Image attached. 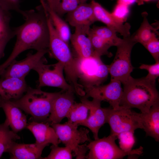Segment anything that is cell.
I'll return each mask as SVG.
<instances>
[{
  "label": "cell",
  "instance_id": "484cf974",
  "mask_svg": "<svg viewBox=\"0 0 159 159\" xmlns=\"http://www.w3.org/2000/svg\"><path fill=\"white\" fill-rule=\"evenodd\" d=\"M146 12L142 13L143 20L139 29L134 33V38L137 43L139 42L143 46L154 36L156 35V29L149 23Z\"/></svg>",
  "mask_w": 159,
  "mask_h": 159
},
{
  "label": "cell",
  "instance_id": "4dcf8cb0",
  "mask_svg": "<svg viewBox=\"0 0 159 159\" xmlns=\"http://www.w3.org/2000/svg\"><path fill=\"white\" fill-rule=\"evenodd\" d=\"M51 151L44 159H71L73 158L71 150L67 147H60L52 145L50 147Z\"/></svg>",
  "mask_w": 159,
  "mask_h": 159
},
{
  "label": "cell",
  "instance_id": "8992f818",
  "mask_svg": "<svg viewBox=\"0 0 159 159\" xmlns=\"http://www.w3.org/2000/svg\"><path fill=\"white\" fill-rule=\"evenodd\" d=\"M132 35L123 37L116 47L117 51L114 59L109 66L110 80H118L123 84L131 76L134 67L131 61V54L134 45L137 43Z\"/></svg>",
  "mask_w": 159,
  "mask_h": 159
},
{
  "label": "cell",
  "instance_id": "e575fe53",
  "mask_svg": "<svg viewBox=\"0 0 159 159\" xmlns=\"http://www.w3.org/2000/svg\"><path fill=\"white\" fill-rule=\"evenodd\" d=\"M129 13L128 6L118 3L111 14L117 20L123 23L126 21Z\"/></svg>",
  "mask_w": 159,
  "mask_h": 159
},
{
  "label": "cell",
  "instance_id": "2e32d148",
  "mask_svg": "<svg viewBox=\"0 0 159 159\" xmlns=\"http://www.w3.org/2000/svg\"><path fill=\"white\" fill-rule=\"evenodd\" d=\"M0 108L5 113L6 120L11 130L16 133L26 128V117L21 110L9 100L0 97Z\"/></svg>",
  "mask_w": 159,
  "mask_h": 159
},
{
  "label": "cell",
  "instance_id": "ffe728a7",
  "mask_svg": "<svg viewBox=\"0 0 159 159\" xmlns=\"http://www.w3.org/2000/svg\"><path fill=\"white\" fill-rule=\"evenodd\" d=\"M67 14V21L74 27L82 26H90L97 21L91 2L83 3Z\"/></svg>",
  "mask_w": 159,
  "mask_h": 159
},
{
  "label": "cell",
  "instance_id": "cb8c5ba5",
  "mask_svg": "<svg viewBox=\"0 0 159 159\" xmlns=\"http://www.w3.org/2000/svg\"><path fill=\"white\" fill-rule=\"evenodd\" d=\"M20 139L16 133L10 129L6 120L0 124V158L4 153H8L16 141Z\"/></svg>",
  "mask_w": 159,
  "mask_h": 159
},
{
  "label": "cell",
  "instance_id": "74e56055",
  "mask_svg": "<svg viewBox=\"0 0 159 159\" xmlns=\"http://www.w3.org/2000/svg\"><path fill=\"white\" fill-rule=\"evenodd\" d=\"M118 3L126 5H129L133 4L137 1V0H118Z\"/></svg>",
  "mask_w": 159,
  "mask_h": 159
},
{
  "label": "cell",
  "instance_id": "30bf717a",
  "mask_svg": "<svg viewBox=\"0 0 159 159\" xmlns=\"http://www.w3.org/2000/svg\"><path fill=\"white\" fill-rule=\"evenodd\" d=\"M107 123L110 127V134L116 136L123 132H134L137 129L143 128L139 113L122 106L117 109L109 108Z\"/></svg>",
  "mask_w": 159,
  "mask_h": 159
},
{
  "label": "cell",
  "instance_id": "ac0fdd59",
  "mask_svg": "<svg viewBox=\"0 0 159 159\" xmlns=\"http://www.w3.org/2000/svg\"><path fill=\"white\" fill-rule=\"evenodd\" d=\"M28 87L25 78L1 77L0 97L9 100L18 99L24 94Z\"/></svg>",
  "mask_w": 159,
  "mask_h": 159
},
{
  "label": "cell",
  "instance_id": "5bb4252c",
  "mask_svg": "<svg viewBox=\"0 0 159 159\" xmlns=\"http://www.w3.org/2000/svg\"><path fill=\"white\" fill-rule=\"evenodd\" d=\"M71 91L62 90L58 93L52 102L49 115L46 122L50 125L59 123L66 117L75 102L74 94Z\"/></svg>",
  "mask_w": 159,
  "mask_h": 159
},
{
  "label": "cell",
  "instance_id": "ab89813d",
  "mask_svg": "<svg viewBox=\"0 0 159 159\" xmlns=\"http://www.w3.org/2000/svg\"><path fill=\"white\" fill-rule=\"evenodd\" d=\"M144 1H148L149 0H143Z\"/></svg>",
  "mask_w": 159,
  "mask_h": 159
},
{
  "label": "cell",
  "instance_id": "52a82bcc",
  "mask_svg": "<svg viewBox=\"0 0 159 159\" xmlns=\"http://www.w3.org/2000/svg\"><path fill=\"white\" fill-rule=\"evenodd\" d=\"M117 138V136L110 134L107 137L91 140L87 145L89 151L86 158L120 159L127 155H140L143 153V148L141 146L130 151L123 150L115 143Z\"/></svg>",
  "mask_w": 159,
  "mask_h": 159
},
{
  "label": "cell",
  "instance_id": "ba28073f",
  "mask_svg": "<svg viewBox=\"0 0 159 159\" xmlns=\"http://www.w3.org/2000/svg\"><path fill=\"white\" fill-rule=\"evenodd\" d=\"M47 19L49 34L48 53L51 57L62 64L66 75H72L75 71L74 56L70 50L68 44L57 32L48 14Z\"/></svg>",
  "mask_w": 159,
  "mask_h": 159
},
{
  "label": "cell",
  "instance_id": "5b68a950",
  "mask_svg": "<svg viewBox=\"0 0 159 159\" xmlns=\"http://www.w3.org/2000/svg\"><path fill=\"white\" fill-rule=\"evenodd\" d=\"M54 130L59 140L65 146L70 148L76 159H85L88 150L87 145H80L91 140L89 131L85 128L78 129V126L67 121L63 124L50 125Z\"/></svg>",
  "mask_w": 159,
  "mask_h": 159
},
{
  "label": "cell",
  "instance_id": "e0dca14e",
  "mask_svg": "<svg viewBox=\"0 0 159 159\" xmlns=\"http://www.w3.org/2000/svg\"><path fill=\"white\" fill-rule=\"evenodd\" d=\"M94 14L97 21H100L105 24L107 26L114 30L122 36L123 37L130 35L131 26L128 23L124 24L117 20L112 15L101 5L94 0L91 2Z\"/></svg>",
  "mask_w": 159,
  "mask_h": 159
},
{
  "label": "cell",
  "instance_id": "603a6c76",
  "mask_svg": "<svg viewBox=\"0 0 159 159\" xmlns=\"http://www.w3.org/2000/svg\"><path fill=\"white\" fill-rule=\"evenodd\" d=\"M41 4L47 11L57 32L60 37L68 44L71 34L69 27L54 11L48 6L45 0H39Z\"/></svg>",
  "mask_w": 159,
  "mask_h": 159
},
{
  "label": "cell",
  "instance_id": "f1b7e54d",
  "mask_svg": "<svg viewBox=\"0 0 159 159\" xmlns=\"http://www.w3.org/2000/svg\"><path fill=\"white\" fill-rule=\"evenodd\" d=\"M90 30L94 34L110 44L112 46H117L122 39L117 37L116 32L112 29L107 26H94Z\"/></svg>",
  "mask_w": 159,
  "mask_h": 159
},
{
  "label": "cell",
  "instance_id": "7c38bea8",
  "mask_svg": "<svg viewBox=\"0 0 159 159\" xmlns=\"http://www.w3.org/2000/svg\"><path fill=\"white\" fill-rule=\"evenodd\" d=\"M80 101L88 107L89 115L79 125L88 128L92 132L94 139H97L99 138L98 134L100 128L107 123L109 108L102 107L101 101L97 99L93 98L92 100H90L83 96L80 97Z\"/></svg>",
  "mask_w": 159,
  "mask_h": 159
},
{
  "label": "cell",
  "instance_id": "d6a6232c",
  "mask_svg": "<svg viewBox=\"0 0 159 159\" xmlns=\"http://www.w3.org/2000/svg\"><path fill=\"white\" fill-rule=\"evenodd\" d=\"M141 69L147 70L148 72L145 78L153 82H156V79L159 76V61L152 64H143L139 67Z\"/></svg>",
  "mask_w": 159,
  "mask_h": 159
},
{
  "label": "cell",
  "instance_id": "d590c367",
  "mask_svg": "<svg viewBox=\"0 0 159 159\" xmlns=\"http://www.w3.org/2000/svg\"><path fill=\"white\" fill-rule=\"evenodd\" d=\"M20 0H0V4L6 9L14 11L20 14L22 10L20 9Z\"/></svg>",
  "mask_w": 159,
  "mask_h": 159
},
{
  "label": "cell",
  "instance_id": "836d02e7",
  "mask_svg": "<svg viewBox=\"0 0 159 159\" xmlns=\"http://www.w3.org/2000/svg\"><path fill=\"white\" fill-rule=\"evenodd\" d=\"M152 55L155 62L159 61V41L156 35L144 46Z\"/></svg>",
  "mask_w": 159,
  "mask_h": 159
},
{
  "label": "cell",
  "instance_id": "6da1fadb",
  "mask_svg": "<svg viewBox=\"0 0 159 159\" xmlns=\"http://www.w3.org/2000/svg\"><path fill=\"white\" fill-rule=\"evenodd\" d=\"M25 21L13 28L16 40L10 54L0 65V75L22 52L29 49L49 50V34L47 14L41 4L35 9L22 10L20 14Z\"/></svg>",
  "mask_w": 159,
  "mask_h": 159
},
{
  "label": "cell",
  "instance_id": "3957f363",
  "mask_svg": "<svg viewBox=\"0 0 159 159\" xmlns=\"http://www.w3.org/2000/svg\"><path fill=\"white\" fill-rule=\"evenodd\" d=\"M58 93L47 92L40 88L28 87L21 97L10 100L21 110L31 115L33 120L46 122L50 114L53 100Z\"/></svg>",
  "mask_w": 159,
  "mask_h": 159
},
{
  "label": "cell",
  "instance_id": "4316f807",
  "mask_svg": "<svg viewBox=\"0 0 159 159\" xmlns=\"http://www.w3.org/2000/svg\"><path fill=\"white\" fill-rule=\"evenodd\" d=\"M89 111V108L85 104L75 102L66 117L67 122L79 126L87 119Z\"/></svg>",
  "mask_w": 159,
  "mask_h": 159
},
{
  "label": "cell",
  "instance_id": "8fae6325",
  "mask_svg": "<svg viewBox=\"0 0 159 159\" xmlns=\"http://www.w3.org/2000/svg\"><path fill=\"white\" fill-rule=\"evenodd\" d=\"M121 84L118 80H112L106 85L85 88L84 89L85 93L84 96L107 102L112 108L117 109L121 107L120 104L123 94Z\"/></svg>",
  "mask_w": 159,
  "mask_h": 159
},
{
  "label": "cell",
  "instance_id": "7402d4cb",
  "mask_svg": "<svg viewBox=\"0 0 159 159\" xmlns=\"http://www.w3.org/2000/svg\"><path fill=\"white\" fill-rule=\"evenodd\" d=\"M48 145L36 143L33 144H20L15 142L8 153L12 159H41L44 148Z\"/></svg>",
  "mask_w": 159,
  "mask_h": 159
},
{
  "label": "cell",
  "instance_id": "f546056e",
  "mask_svg": "<svg viewBox=\"0 0 159 159\" xmlns=\"http://www.w3.org/2000/svg\"><path fill=\"white\" fill-rule=\"evenodd\" d=\"M88 36L96 55L100 57L104 55L110 57L112 56V54L108 51L112 46L110 44L94 34L90 29Z\"/></svg>",
  "mask_w": 159,
  "mask_h": 159
},
{
  "label": "cell",
  "instance_id": "f35d334b",
  "mask_svg": "<svg viewBox=\"0 0 159 159\" xmlns=\"http://www.w3.org/2000/svg\"><path fill=\"white\" fill-rule=\"evenodd\" d=\"M45 0L49 6H50L51 4L53 1V0Z\"/></svg>",
  "mask_w": 159,
  "mask_h": 159
},
{
  "label": "cell",
  "instance_id": "d4e9b609",
  "mask_svg": "<svg viewBox=\"0 0 159 159\" xmlns=\"http://www.w3.org/2000/svg\"><path fill=\"white\" fill-rule=\"evenodd\" d=\"M11 19L10 11L0 4V41L6 44L15 36L13 28L10 25Z\"/></svg>",
  "mask_w": 159,
  "mask_h": 159
},
{
  "label": "cell",
  "instance_id": "277c9868",
  "mask_svg": "<svg viewBox=\"0 0 159 159\" xmlns=\"http://www.w3.org/2000/svg\"><path fill=\"white\" fill-rule=\"evenodd\" d=\"M74 60L78 81L84 89L101 85L107 79L109 65L105 64L100 57L95 55L81 58L76 56Z\"/></svg>",
  "mask_w": 159,
  "mask_h": 159
},
{
  "label": "cell",
  "instance_id": "44dd1931",
  "mask_svg": "<svg viewBox=\"0 0 159 159\" xmlns=\"http://www.w3.org/2000/svg\"><path fill=\"white\" fill-rule=\"evenodd\" d=\"M146 135L159 141V101L153 105L146 112L139 113Z\"/></svg>",
  "mask_w": 159,
  "mask_h": 159
},
{
  "label": "cell",
  "instance_id": "9c48e42d",
  "mask_svg": "<svg viewBox=\"0 0 159 159\" xmlns=\"http://www.w3.org/2000/svg\"><path fill=\"white\" fill-rule=\"evenodd\" d=\"M47 60L43 57L33 70L39 76L37 88L48 86L60 88L63 90L75 91L73 88L67 82L63 75L64 66L58 62L53 64H46Z\"/></svg>",
  "mask_w": 159,
  "mask_h": 159
},
{
  "label": "cell",
  "instance_id": "4fadbf2b",
  "mask_svg": "<svg viewBox=\"0 0 159 159\" xmlns=\"http://www.w3.org/2000/svg\"><path fill=\"white\" fill-rule=\"evenodd\" d=\"M48 53L47 50L37 51L34 54L29 52L24 59L19 61L14 60L3 72L1 77L25 78L31 70Z\"/></svg>",
  "mask_w": 159,
  "mask_h": 159
},
{
  "label": "cell",
  "instance_id": "1f68e13d",
  "mask_svg": "<svg viewBox=\"0 0 159 159\" xmlns=\"http://www.w3.org/2000/svg\"><path fill=\"white\" fill-rule=\"evenodd\" d=\"M134 132L131 131H124L117 136L119 140L120 148L123 150L128 152L132 150L135 142Z\"/></svg>",
  "mask_w": 159,
  "mask_h": 159
},
{
  "label": "cell",
  "instance_id": "7a4b0ae2",
  "mask_svg": "<svg viewBox=\"0 0 159 159\" xmlns=\"http://www.w3.org/2000/svg\"><path fill=\"white\" fill-rule=\"evenodd\" d=\"M122 84L120 106L136 108L144 113L148 112L153 105L159 101L156 82L151 81L145 77L135 79L131 76Z\"/></svg>",
  "mask_w": 159,
  "mask_h": 159
},
{
  "label": "cell",
  "instance_id": "8d00e7d4",
  "mask_svg": "<svg viewBox=\"0 0 159 159\" xmlns=\"http://www.w3.org/2000/svg\"><path fill=\"white\" fill-rule=\"evenodd\" d=\"M6 45L0 41V60L4 56V51Z\"/></svg>",
  "mask_w": 159,
  "mask_h": 159
},
{
  "label": "cell",
  "instance_id": "d6986e66",
  "mask_svg": "<svg viewBox=\"0 0 159 159\" xmlns=\"http://www.w3.org/2000/svg\"><path fill=\"white\" fill-rule=\"evenodd\" d=\"M47 122L33 120L27 124L26 128L33 134L36 143L49 145H58L61 143L54 129Z\"/></svg>",
  "mask_w": 159,
  "mask_h": 159
},
{
  "label": "cell",
  "instance_id": "83f0119b",
  "mask_svg": "<svg viewBox=\"0 0 159 159\" xmlns=\"http://www.w3.org/2000/svg\"><path fill=\"white\" fill-rule=\"evenodd\" d=\"M88 0H53L49 7L60 16L73 10Z\"/></svg>",
  "mask_w": 159,
  "mask_h": 159
},
{
  "label": "cell",
  "instance_id": "9a60e30c",
  "mask_svg": "<svg viewBox=\"0 0 159 159\" xmlns=\"http://www.w3.org/2000/svg\"><path fill=\"white\" fill-rule=\"evenodd\" d=\"M75 28V32L71 34L70 40L76 56L86 58L96 55L88 36L90 26H82Z\"/></svg>",
  "mask_w": 159,
  "mask_h": 159
}]
</instances>
